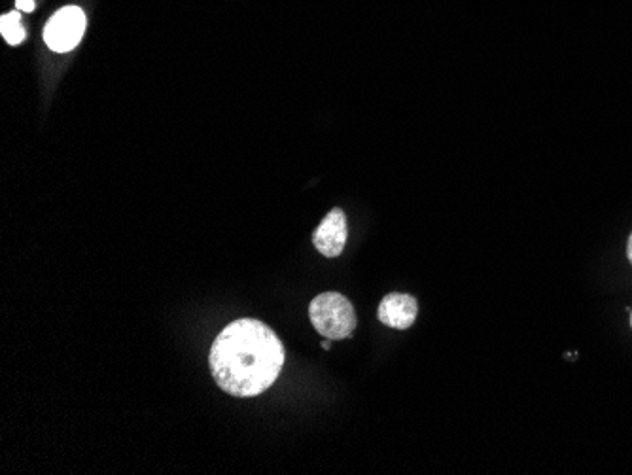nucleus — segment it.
<instances>
[{
	"label": "nucleus",
	"instance_id": "2",
	"mask_svg": "<svg viewBox=\"0 0 632 475\" xmlns=\"http://www.w3.org/2000/svg\"><path fill=\"white\" fill-rule=\"evenodd\" d=\"M309 318L316 332L330 341H341L354 334L356 313L351 301L337 292H324L309 305Z\"/></svg>",
	"mask_w": 632,
	"mask_h": 475
},
{
	"label": "nucleus",
	"instance_id": "7",
	"mask_svg": "<svg viewBox=\"0 0 632 475\" xmlns=\"http://www.w3.org/2000/svg\"><path fill=\"white\" fill-rule=\"evenodd\" d=\"M16 8L19 12H33L35 10V0H16Z\"/></svg>",
	"mask_w": 632,
	"mask_h": 475
},
{
	"label": "nucleus",
	"instance_id": "9",
	"mask_svg": "<svg viewBox=\"0 0 632 475\" xmlns=\"http://www.w3.org/2000/svg\"><path fill=\"white\" fill-rule=\"evenodd\" d=\"M322 349H324V351H330V339H324V341H322Z\"/></svg>",
	"mask_w": 632,
	"mask_h": 475
},
{
	"label": "nucleus",
	"instance_id": "6",
	"mask_svg": "<svg viewBox=\"0 0 632 475\" xmlns=\"http://www.w3.org/2000/svg\"><path fill=\"white\" fill-rule=\"evenodd\" d=\"M0 35L12 46H19L27 38V31H25V27L21 23L19 10L0 18Z\"/></svg>",
	"mask_w": 632,
	"mask_h": 475
},
{
	"label": "nucleus",
	"instance_id": "5",
	"mask_svg": "<svg viewBox=\"0 0 632 475\" xmlns=\"http://www.w3.org/2000/svg\"><path fill=\"white\" fill-rule=\"evenodd\" d=\"M419 315V301L409 294L392 292L379 305V320L394 330H407Z\"/></svg>",
	"mask_w": 632,
	"mask_h": 475
},
{
	"label": "nucleus",
	"instance_id": "1",
	"mask_svg": "<svg viewBox=\"0 0 632 475\" xmlns=\"http://www.w3.org/2000/svg\"><path fill=\"white\" fill-rule=\"evenodd\" d=\"M284 360L281 339L254 318H241L224 328L214 339L209 358L218 387L239 398L260 396L273 387Z\"/></svg>",
	"mask_w": 632,
	"mask_h": 475
},
{
	"label": "nucleus",
	"instance_id": "8",
	"mask_svg": "<svg viewBox=\"0 0 632 475\" xmlns=\"http://www.w3.org/2000/svg\"><path fill=\"white\" fill-rule=\"evenodd\" d=\"M627 258L632 264V233L629 235V241H627Z\"/></svg>",
	"mask_w": 632,
	"mask_h": 475
},
{
	"label": "nucleus",
	"instance_id": "10",
	"mask_svg": "<svg viewBox=\"0 0 632 475\" xmlns=\"http://www.w3.org/2000/svg\"><path fill=\"white\" fill-rule=\"evenodd\" d=\"M631 328H632V313H631Z\"/></svg>",
	"mask_w": 632,
	"mask_h": 475
},
{
	"label": "nucleus",
	"instance_id": "4",
	"mask_svg": "<svg viewBox=\"0 0 632 475\" xmlns=\"http://www.w3.org/2000/svg\"><path fill=\"white\" fill-rule=\"evenodd\" d=\"M349 237L347 216L341 209L328 212L313 233V245L326 258H337L345 250Z\"/></svg>",
	"mask_w": 632,
	"mask_h": 475
},
{
	"label": "nucleus",
	"instance_id": "3",
	"mask_svg": "<svg viewBox=\"0 0 632 475\" xmlns=\"http://www.w3.org/2000/svg\"><path fill=\"white\" fill-rule=\"evenodd\" d=\"M86 25L88 19L82 8L65 6L59 12H55L48 21L44 29V42L53 52H71L80 44L82 36L86 33Z\"/></svg>",
	"mask_w": 632,
	"mask_h": 475
}]
</instances>
